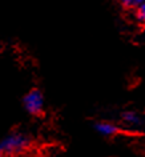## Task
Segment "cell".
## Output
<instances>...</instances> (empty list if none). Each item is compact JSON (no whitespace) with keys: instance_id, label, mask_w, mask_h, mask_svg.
Here are the masks:
<instances>
[{"instance_id":"cell-1","label":"cell","mask_w":145,"mask_h":157,"mask_svg":"<svg viewBox=\"0 0 145 157\" xmlns=\"http://www.w3.org/2000/svg\"><path fill=\"white\" fill-rule=\"evenodd\" d=\"M28 147V139L23 135L15 133L0 141V155H15L20 153Z\"/></svg>"},{"instance_id":"cell-4","label":"cell","mask_w":145,"mask_h":157,"mask_svg":"<svg viewBox=\"0 0 145 157\" xmlns=\"http://www.w3.org/2000/svg\"><path fill=\"white\" fill-rule=\"evenodd\" d=\"M123 120H124L127 124H131V125H139V124L141 123L139 115H137V113H135V112H131V111L123 113Z\"/></svg>"},{"instance_id":"cell-3","label":"cell","mask_w":145,"mask_h":157,"mask_svg":"<svg viewBox=\"0 0 145 157\" xmlns=\"http://www.w3.org/2000/svg\"><path fill=\"white\" fill-rule=\"evenodd\" d=\"M96 129H97V132L104 136H113L120 132V129L112 123H97Z\"/></svg>"},{"instance_id":"cell-6","label":"cell","mask_w":145,"mask_h":157,"mask_svg":"<svg viewBox=\"0 0 145 157\" xmlns=\"http://www.w3.org/2000/svg\"><path fill=\"white\" fill-rule=\"evenodd\" d=\"M136 17H137V20H139L140 23L145 24V2L136 10Z\"/></svg>"},{"instance_id":"cell-5","label":"cell","mask_w":145,"mask_h":157,"mask_svg":"<svg viewBox=\"0 0 145 157\" xmlns=\"http://www.w3.org/2000/svg\"><path fill=\"white\" fill-rule=\"evenodd\" d=\"M143 3L144 2H141V0H125V2H123V6L129 10H137Z\"/></svg>"},{"instance_id":"cell-2","label":"cell","mask_w":145,"mask_h":157,"mask_svg":"<svg viewBox=\"0 0 145 157\" xmlns=\"http://www.w3.org/2000/svg\"><path fill=\"white\" fill-rule=\"evenodd\" d=\"M24 107L31 115H40L44 107V99L39 89H32L24 96Z\"/></svg>"}]
</instances>
